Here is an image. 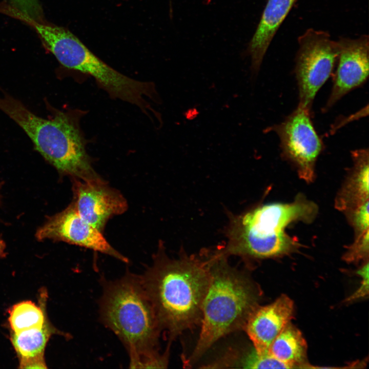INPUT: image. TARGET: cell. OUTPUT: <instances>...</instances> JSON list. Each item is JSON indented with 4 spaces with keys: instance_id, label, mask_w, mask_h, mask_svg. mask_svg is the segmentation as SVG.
<instances>
[{
    "instance_id": "obj_1",
    "label": "cell",
    "mask_w": 369,
    "mask_h": 369,
    "mask_svg": "<svg viewBox=\"0 0 369 369\" xmlns=\"http://www.w3.org/2000/svg\"><path fill=\"white\" fill-rule=\"evenodd\" d=\"M140 278L161 331L167 332L171 342L200 324L210 281L209 253L172 259L160 250Z\"/></svg>"
},
{
    "instance_id": "obj_2",
    "label": "cell",
    "mask_w": 369,
    "mask_h": 369,
    "mask_svg": "<svg viewBox=\"0 0 369 369\" xmlns=\"http://www.w3.org/2000/svg\"><path fill=\"white\" fill-rule=\"evenodd\" d=\"M104 324L122 341L131 368H165L166 354L158 352L161 332L140 276L131 274L105 284L100 301Z\"/></svg>"
},
{
    "instance_id": "obj_3",
    "label": "cell",
    "mask_w": 369,
    "mask_h": 369,
    "mask_svg": "<svg viewBox=\"0 0 369 369\" xmlns=\"http://www.w3.org/2000/svg\"><path fill=\"white\" fill-rule=\"evenodd\" d=\"M210 284L202 306L201 329L196 344L183 364L193 366L215 343L230 333L244 330L258 306L257 287L245 271L230 265L217 251L209 253Z\"/></svg>"
},
{
    "instance_id": "obj_4",
    "label": "cell",
    "mask_w": 369,
    "mask_h": 369,
    "mask_svg": "<svg viewBox=\"0 0 369 369\" xmlns=\"http://www.w3.org/2000/svg\"><path fill=\"white\" fill-rule=\"evenodd\" d=\"M0 110L14 121L32 140L35 149L61 175L84 181L102 179L92 167L74 111H60L49 104L52 115L39 117L20 101L3 91Z\"/></svg>"
},
{
    "instance_id": "obj_5",
    "label": "cell",
    "mask_w": 369,
    "mask_h": 369,
    "mask_svg": "<svg viewBox=\"0 0 369 369\" xmlns=\"http://www.w3.org/2000/svg\"><path fill=\"white\" fill-rule=\"evenodd\" d=\"M318 208L313 201L299 194L290 203H272L259 206L230 218L227 230L228 242L218 250L228 257L264 259L279 257L298 250L301 244L285 232L295 221L311 223Z\"/></svg>"
},
{
    "instance_id": "obj_6",
    "label": "cell",
    "mask_w": 369,
    "mask_h": 369,
    "mask_svg": "<svg viewBox=\"0 0 369 369\" xmlns=\"http://www.w3.org/2000/svg\"><path fill=\"white\" fill-rule=\"evenodd\" d=\"M22 20L35 31L45 49L63 67L89 75L111 97L135 105L146 114L154 111L147 98L160 101L153 83L134 79L117 71L67 29L27 15Z\"/></svg>"
},
{
    "instance_id": "obj_7",
    "label": "cell",
    "mask_w": 369,
    "mask_h": 369,
    "mask_svg": "<svg viewBox=\"0 0 369 369\" xmlns=\"http://www.w3.org/2000/svg\"><path fill=\"white\" fill-rule=\"evenodd\" d=\"M295 73L300 106L311 111L319 90L331 75L337 61L339 47L329 33L313 28L298 38Z\"/></svg>"
},
{
    "instance_id": "obj_8",
    "label": "cell",
    "mask_w": 369,
    "mask_h": 369,
    "mask_svg": "<svg viewBox=\"0 0 369 369\" xmlns=\"http://www.w3.org/2000/svg\"><path fill=\"white\" fill-rule=\"evenodd\" d=\"M279 137L283 157L296 169L300 178L314 180L315 168L323 143L311 119V111L298 106L281 123L269 127Z\"/></svg>"
},
{
    "instance_id": "obj_9",
    "label": "cell",
    "mask_w": 369,
    "mask_h": 369,
    "mask_svg": "<svg viewBox=\"0 0 369 369\" xmlns=\"http://www.w3.org/2000/svg\"><path fill=\"white\" fill-rule=\"evenodd\" d=\"M38 241H61L109 255L126 263L128 259L115 250L102 232L84 219L71 203L61 212L48 217L36 231Z\"/></svg>"
},
{
    "instance_id": "obj_10",
    "label": "cell",
    "mask_w": 369,
    "mask_h": 369,
    "mask_svg": "<svg viewBox=\"0 0 369 369\" xmlns=\"http://www.w3.org/2000/svg\"><path fill=\"white\" fill-rule=\"evenodd\" d=\"M72 178L71 204L87 222L102 232L108 220L128 209L126 199L103 179L84 181Z\"/></svg>"
},
{
    "instance_id": "obj_11",
    "label": "cell",
    "mask_w": 369,
    "mask_h": 369,
    "mask_svg": "<svg viewBox=\"0 0 369 369\" xmlns=\"http://www.w3.org/2000/svg\"><path fill=\"white\" fill-rule=\"evenodd\" d=\"M339 53L331 92L323 108L326 112L344 95L362 86L369 72V40L367 35L352 39L339 37Z\"/></svg>"
},
{
    "instance_id": "obj_12",
    "label": "cell",
    "mask_w": 369,
    "mask_h": 369,
    "mask_svg": "<svg viewBox=\"0 0 369 369\" xmlns=\"http://www.w3.org/2000/svg\"><path fill=\"white\" fill-rule=\"evenodd\" d=\"M293 314L294 303L284 295L269 305H258L253 311L244 330L259 354H269L272 342L283 327L290 322Z\"/></svg>"
},
{
    "instance_id": "obj_13",
    "label": "cell",
    "mask_w": 369,
    "mask_h": 369,
    "mask_svg": "<svg viewBox=\"0 0 369 369\" xmlns=\"http://www.w3.org/2000/svg\"><path fill=\"white\" fill-rule=\"evenodd\" d=\"M297 0H268L245 54L251 58L252 75H257L278 29Z\"/></svg>"
},
{
    "instance_id": "obj_14",
    "label": "cell",
    "mask_w": 369,
    "mask_h": 369,
    "mask_svg": "<svg viewBox=\"0 0 369 369\" xmlns=\"http://www.w3.org/2000/svg\"><path fill=\"white\" fill-rule=\"evenodd\" d=\"M351 156L353 165L335 202L336 208L345 213L368 201L369 197L368 149L353 151Z\"/></svg>"
},
{
    "instance_id": "obj_15",
    "label": "cell",
    "mask_w": 369,
    "mask_h": 369,
    "mask_svg": "<svg viewBox=\"0 0 369 369\" xmlns=\"http://www.w3.org/2000/svg\"><path fill=\"white\" fill-rule=\"evenodd\" d=\"M269 353L289 368L308 367L307 344L300 331L289 322L272 342Z\"/></svg>"
},
{
    "instance_id": "obj_16",
    "label": "cell",
    "mask_w": 369,
    "mask_h": 369,
    "mask_svg": "<svg viewBox=\"0 0 369 369\" xmlns=\"http://www.w3.org/2000/svg\"><path fill=\"white\" fill-rule=\"evenodd\" d=\"M55 333L58 331L47 320L40 327L12 332L11 341L19 359L43 356L47 342Z\"/></svg>"
},
{
    "instance_id": "obj_17",
    "label": "cell",
    "mask_w": 369,
    "mask_h": 369,
    "mask_svg": "<svg viewBox=\"0 0 369 369\" xmlns=\"http://www.w3.org/2000/svg\"><path fill=\"white\" fill-rule=\"evenodd\" d=\"M47 320L42 306L30 301L14 305L10 312L9 322L13 333L42 327Z\"/></svg>"
},
{
    "instance_id": "obj_18",
    "label": "cell",
    "mask_w": 369,
    "mask_h": 369,
    "mask_svg": "<svg viewBox=\"0 0 369 369\" xmlns=\"http://www.w3.org/2000/svg\"><path fill=\"white\" fill-rule=\"evenodd\" d=\"M368 230L355 238L353 243L345 252L343 259L348 263L365 262L368 258Z\"/></svg>"
},
{
    "instance_id": "obj_19",
    "label": "cell",
    "mask_w": 369,
    "mask_h": 369,
    "mask_svg": "<svg viewBox=\"0 0 369 369\" xmlns=\"http://www.w3.org/2000/svg\"><path fill=\"white\" fill-rule=\"evenodd\" d=\"M368 206V201H367L345 213L354 230L355 238L369 230Z\"/></svg>"
},
{
    "instance_id": "obj_20",
    "label": "cell",
    "mask_w": 369,
    "mask_h": 369,
    "mask_svg": "<svg viewBox=\"0 0 369 369\" xmlns=\"http://www.w3.org/2000/svg\"><path fill=\"white\" fill-rule=\"evenodd\" d=\"M11 4L23 12L38 19H43V13L38 0H10Z\"/></svg>"
},
{
    "instance_id": "obj_21",
    "label": "cell",
    "mask_w": 369,
    "mask_h": 369,
    "mask_svg": "<svg viewBox=\"0 0 369 369\" xmlns=\"http://www.w3.org/2000/svg\"><path fill=\"white\" fill-rule=\"evenodd\" d=\"M356 274L362 278L361 285L354 293L350 296L347 301H352L367 296L368 294V261L364 262Z\"/></svg>"
},
{
    "instance_id": "obj_22",
    "label": "cell",
    "mask_w": 369,
    "mask_h": 369,
    "mask_svg": "<svg viewBox=\"0 0 369 369\" xmlns=\"http://www.w3.org/2000/svg\"><path fill=\"white\" fill-rule=\"evenodd\" d=\"M21 368H47L44 356L19 359Z\"/></svg>"
},
{
    "instance_id": "obj_23",
    "label": "cell",
    "mask_w": 369,
    "mask_h": 369,
    "mask_svg": "<svg viewBox=\"0 0 369 369\" xmlns=\"http://www.w3.org/2000/svg\"><path fill=\"white\" fill-rule=\"evenodd\" d=\"M6 248V244L3 240L0 237V258L4 257L6 255L5 250Z\"/></svg>"
},
{
    "instance_id": "obj_24",
    "label": "cell",
    "mask_w": 369,
    "mask_h": 369,
    "mask_svg": "<svg viewBox=\"0 0 369 369\" xmlns=\"http://www.w3.org/2000/svg\"><path fill=\"white\" fill-rule=\"evenodd\" d=\"M1 186H2V184H1V183H0V189H1ZM0 202H1V195H0Z\"/></svg>"
}]
</instances>
